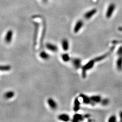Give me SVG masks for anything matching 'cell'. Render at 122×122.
I'll return each mask as SVG.
<instances>
[{"mask_svg":"<svg viewBox=\"0 0 122 122\" xmlns=\"http://www.w3.org/2000/svg\"><path fill=\"white\" fill-rule=\"evenodd\" d=\"M109 103V100H108V99H104L102 100L101 101V103L104 106H106Z\"/></svg>","mask_w":122,"mask_h":122,"instance_id":"44dd1931","label":"cell"},{"mask_svg":"<svg viewBox=\"0 0 122 122\" xmlns=\"http://www.w3.org/2000/svg\"><path fill=\"white\" fill-rule=\"evenodd\" d=\"M81 103L78 98H76L75 99L74 102V107L73 110L75 112H77L80 108Z\"/></svg>","mask_w":122,"mask_h":122,"instance_id":"4fadbf2b","label":"cell"},{"mask_svg":"<svg viewBox=\"0 0 122 122\" xmlns=\"http://www.w3.org/2000/svg\"><path fill=\"white\" fill-rule=\"evenodd\" d=\"M47 103L49 107L53 110L56 109L57 107V103L51 98H48L47 99Z\"/></svg>","mask_w":122,"mask_h":122,"instance_id":"5b68a950","label":"cell"},{"mask_svg":"<svg viewBox=\"0 0 122 122\" xmlns=\"http://www.w3.org/2000/svg\"><path fill=\"white\" fill-rule=\"evenodd\" d=\"M72 64L75 69H79L81 67V60L79 58H75L72 60Z\"/></svg>","mask_w":122,"mask_h":122,"instance_id":"9c48e42d","label":"cell"},{"mask_svg":"<svg viewBox=\"0 0 122 122\" xmlns=\"http://www.w3.org/2000/svg\"><path fill=\"white\" fill-rule=\"evenodd\" d=\"M84 119V117L83 115L76 114L73 116V119L72 120V121L74 122H78L79 121H82Z\"/></svg>","mask_w":122,"mask_h":122,"instance_id":"7c38bea8","label":"cell"},{"mask_svg":"<svg viewBox=\"0 0 122 122\" xmlns=\"http://www.w3.org/2000/svg\"><path fill=\"white\" fill-rule=\"evenodd\" d=\"M58 118L59 120L63 122H68L70 120V116L67 114H65L60 115L58 116Z\"/></svg>","mask_w":122,"mask_h":122,"instance_id":"8fae6325","label":"cell"},{"mask_svg":"<svg viewBox=\"0 0 122 122\" xmlns=\"http://www.w3.org/2000/svg\"><path fill=\"white\" fill-rule=\"evenodd\" d=\"M118 30H120V31H122V27H119V28H118Z\"/></svg>","mask_w":122,"mask_h":122,"instance_id":"cb8c5ba5","label":"cell"},{"mask_svg":"<svg viewBox=\"0 0 122 122\" xmlns=\"http://www.w3.org/2000/svg\"><path fill=\"white\" fill-rule=\"evenodd\" d=\"M61 57L62 61L65 62H68L71 60L70 57L69 55V54H62Z\"/></svg>","mask_w":122,"mask_h":122,"instance_id":"ac0fdd59","label":"cell"},{"mask_svg":"<svg viewBox=\"0 0 122 122\" xmlns=\"http://www.w3.org/2000/svg\"><path fill=\"white\" fill-rule=\"evenodd\" d=\"M41 58L43 60H47L50 57V55L45 51H42L39 54Z\"/></svg>","mask_w":122,"mask_h":122,"instance_id":"2e32d148","label":"cell"},{"mask_svg":"<svg viewBox=\"0 0 122 122\" xmlns=\"http://www.w3.org/2000/svg\"><path fill=\"white\" fill-rule=\"evenodd\" d=\"M11 69V67L10 65L0 66V71H8Z\"/></svg>","mask_w":122,"mask_h":122,"instance_id":"d6986e66","label":"cell"},{"mask_svg":"<svg viewBox=\"0 0 122 122\" xmlns=\"http://www.w3.org/2000/svg\"><path fill=\"white\" fill-rule=\"evenodd\" d=\"M119 116H120V120H121V121H122V111L120 113V114H119Z\"/></svg>","mask_w":122,"mask_h":122,"instance_id":"603a6c76","label":"cell"},{"mask_svg":"<svg viewBox=\"0 0 122 122\" xmlns=\"http://www.w3.org/2000/svg\"><path fill=\"white\" fill-rule=\"evenodd\" d=\"M117 68L121 70L122 68V58L121 57H120L117 61Z\"/></svg>","mask_w":122,"mask_h":122,"instance_id":"ffe728a7","label":"cell"},{"mask_svg":"<svg viewBox=\"0 0 122 122\" xmlns=\"http://www.w3.org/2000/svg\"><path fill=\"white\" fill-rule=\"evenodd\" d=\"M46 47L48 50H49L52 52H54V53L57 52L58 50V48L57 47V46H56L54 44L49 43H46Z\"/></svg>","mask_w":122,"mask_h":122,"instance_id":"52a82bcc","label":"cell"},{"mask_svg":"<svg viewBox=\"0 0 122 122\" xmlns=\"http://www.w3.org/2000/svg\"><path fill=\"white\" fill-rule=\"evenodd\" d=\"M97 11V10L96 9H91L85 14L84 18L86 20H89V19H91L95 15V14L96 13Z\"/></svg>","mask_w":122,"mask_h":122,"instance_id":"277c9868","label":"cell"},{"mask_svg":"<svg viewBox=\"0 0 122 122\" xmlns=\"http://www.w3.org/2000/svg\"><path fill=\"white\" fill-rule=\"evenodd\" d=\"M80 96L82 99L83 102L86 104H91V105H93V104L90 100V98L88 97V96L84 95L83 94H81L80 95Z\"/></svg>","mask_w":122,"mask_h":122,"instance_id":"8992f818","label":"cell"},{"mask_svg":"<svg viewBox=\"0 0 122 122\" xmlns=\"http://www.w3.org/2000/svg\"><path fill=\"white\" fill-rule=\"evenodd\" d=\"M84 22L82 20H78L75 24L74 27V32L75 33H77L81 29V28L83 26Z\"/></svg>","mask_w":122,"mask_h":122,"instance_id":"3957f363","label":"cell"},{"mask_svg":"<svg viewBox=\"0 0 122 122\" xmlns=\"http://www.w3.org/2000/svg\"><path fill=\"white\" fill-rule=\"evenodd\" d=\"M95 59L91 60L89 61L85 65L82 67V76L83 78H86V72L88 70H90L94 66L95 62Z\"/></svg>","mask_w":122,"mask_h":122,"instance_id":"6da1fadb","label":"cell"},{"mask_svg":"<svg viewBox=\"0 0 122 122\" xmlns=\"http://www.w3.org/2000/svg\"><path fill=\"white\" fill-rule=\"evenodd\" d=\"M116 117L115 115H112L108 119V122H114L116 121Z\"/></svg>","mask_w":122,"mask_h":122,"instance_id":"7402d4cb","label":"cell"},{"mask_svg":"<svg viewBox=\"0 0 122 122\" xmlns=\"http://www.w3.org/2000/svg\"><path fill=\"white\" fill-rule=\"evenodd\" d=\"M115 4L114 3H111L107 9V11L106 13V17L107 18H110L111 16L112 15L114 11L115 10Z\"/></svg>","mask_w":122,"mask_h":122,"instance_id":"7a4b0ae2","label":"cell"},{"mask_svg":"<svg viewBox=\"0 0 122 122\" xmlns=\"http://www.w3.org/2000/svg\"><path fill=\"white\" fill-rule=\"evenodd\" d=\"M61 47L64 51H68L69 48V43L67 39H63L61 41Z\"/></svg>","mask_w":122,"mask_h":122,"instance_id":"30bf717a","label":"cell"},{"mask_svg":"<svg viewBox=\"0 0 122 122\" xmlns=\"http://www.w3.org/2000/svg\"><path fill=\"white\" fill-rule=\"evenodd\" d=\"M13 34V32L12 30H9L8 31L5 37V41L7 43H8L11 42V41L12 40Z\"/></svg>","mask_w":122,"mask_h":122,"instance_id":"5bb4252c","label":"cell"},{"mask_svg":"<svg viewBox=\"0 0 122 122\" xmlns=\"http://www.w3.org/2000/svg\"><path fill=\"white\" fill-rule=\"evenodd\" d=\"M90 98L91 101L93 104V105H94L95 104H98L101 103L102 100L101 96L98 95L91 96V97H90Z\"/></svg>","mask_w":122,"mask_h":122,"instance_id":"ba28073f","label":"cell"},{"mask_svg":"<svg viewBox=\"0 0 122 122\" xmlns=\"http://www.w3.org/2000/svg\"><path fill=\"white\" fill-rule=\"evenodd\" d=\"M110 53H111V52H109L107 53H106L105 54H104L100 56H99V57H98L95 58L94 59L95 61L96 62H98V61H101L104 59L105 58H106L108 56Z\"/></svg>","mask_w":122,"mask_h":122,"instance_id":"9a60e30c","label":"cell"},{"mask_svg":"<svg viewBox=\"0 0 122 122\" xmlns=\"http://www.w3.org/2000/svg\"><path fill=\"white\" fill-rule=\"evenodd\" d=\"M14 95V92L13 91H10L6 93L4 95V97L6 99H9L13 97Z\"/></svg>","mask_w":122,"mask_h":122,"instance_id":"e0dca14e","label":"cell"}]
</instances>
